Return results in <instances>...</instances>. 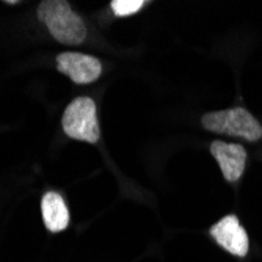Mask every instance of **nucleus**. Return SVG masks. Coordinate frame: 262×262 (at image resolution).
I'll list each match as a JSON object with an SVG mask.
<instances>
[{
    "label": "nucleus",
    "mask_w": 262,
    "mask_h": 262,
    "mask_svg": "<svg viewBox=\"0 0 262 262\" xmlns=\"http://www.w3.org/2000/svg\"><path fill=\"white\" fill-rule=\"evenodd\" d=\"M38 19L61 44L76 46L86 38L82 17L73 11L66 0H42L38 7Z\"/></svg>",
    "instance_id": "f257e3e1"
},
{
    "label": "nucleus",
    "mask_w": 262,
    "mask_h": 262,
    "mask_svg": "<svg viewBox=\"0 0 262 262\" xmlns=\"http://www.w3.org/2000/svg\"><path fill=\"white\" fill-rule=\"evenodd\" d=\"M201 124L206 130L213 134L237 137L247 141H257L262 138V126L244 107L209 112L203 115Z\"/></svg>",
    "instance_id": "f03ea898"
},
{
    "label": "nucleus",
    "mask_w": 262,
    "mask_h": 262,
    "mask_svg": "<svg viewBox=\"0 0 262 262\" xmlns=\"http://www.w3.org/2000/svg\"><path fill=\"white\" fill-rule=\"evenodd\" d=\"M61 124L64 134L74 140L96 143L101 138L96 104L91 98H76L66 107Z\"/></svg>",
    "instance_id": "7ed1b4c3"
},
{
    "label": "nucleus",
    "mask_w": 262,
    "mask_h": 262,
    "mask_svg": "<svg viewBox=\"0 0 262 262\" xmlns=\"http://www.w3.org/2000/svg\"><path fill=\"white\" fill-rule=\"evenodd\" d=\"M57 69L77 85L98 80L102 74V64L96 57L80 52H63L57 55Z\"/></svg>",
    "instance_id": "20e7f679"
},
{
    "label": "nucleus",
    "mask_w": 262,
    "mask_h": 262,
    "mask_svg": "<svg viewBox=\"0 0 262 262\" xmlns=\"http://www.w3.org/2000/svg\"><path fill=\"white\" fill-rule=\"evenodd\" d=\"M210 235L228 253L244 257L248 254L250 241L245 228L235 215H226L209 229Z\"/></svg>",
    "instance_id": "39448f33"
},
{
    "label": "nucleus",
    "mask_w": 262,
    "mask_h": 262,
    "mask_svg": "<svg viewBox=\"0 0 262 262\" xmlns=\"http://www.w3.org/2000/svg\"><path fill=\"white\" fill-rule=\"evenodd\" d=\"M210 152L215 157L222 174L228 182H237L247 166V149L241 143H226L215 140L210 145Z\"/></svg>",
    "instance_id": "423d86ee"
},
{
    "label": "nucleus",
    "mask_w": 262,
    "mask_h": 262,
    "mask_svg": "<svg viewBox=\"0 0 262 262\" xmlns=\"http://www.w3.org/2000/svg\"><path fill=\"white\" fill-rule=\"evenodd\" d=\"M42 222L51 232L64 231L69 225V210L64 200L57 192H47L41 200Z\"/></svg>",
    "instance_id": "0eeeda50"
},
{
    "label": "nucleus",
    "mask_w": 262,
    "mask_h": 262,
    "mask_svg": "<svg viewBox=\"0 0 262 262\" xmlns=\"http://www.w3.org/2000/svg\"><path fill=\"white\" fill-rule=\"evenodd\" d=\"M146 5L145 0H112L110 7L116 17H127L135 14Z\"/></svg>",
    "instance_id": "6e6552de"
}]
</instances>
